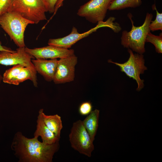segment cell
I'll return each mask as SVG.
<instances>
[{"label":"cell","mask_w":162,"mask_h":162,"mask_svg":"<svg viewBox=\"0 0 162 162\" xmlns=\"http://www.w3.org/2000/svg\"><path fill=\"white\" fill-rule=\"evenodd\" d=\"M59 147V141L46 144L40 141L38 137L29 138L20 131L15 134L11 145L19 162H52Z\"/></svg>","instance_id":"obj_1"},{"label":"cell","mask_w":162,"mask_h":162,"mask_svg":"<svg viewBox=\"0 0 162 162\" xmlns=\"http://www.w3.org/2000/svg\"><path fill=\"white\" fill-rule=\"evenodd\" d=\"M128 16L130 20L132 27L129 32L124 30L121 38V44L125 48L130 49L140 54H142L145 52V45L148 34L150 30L149 26L153 15L147 13L143 24L140 26L134 25L132 19V15L129 13Z\"/></svg>","instance_id":"obj_2"},{"label":"cell","mask_w":162,"mask_h":162,"mask_svg":"<svg viewBox=\"0 0 162 162\" xmlns=\"http://www.w3.org/2000/svg\"><path fill=\"white\" fill-rule=\"evenodd\" d=\"M33 22L16 13L7 11L0 16V26L18 47H25L24 34L27 26Z\"/></svg>","instance_id":"obj_3"},{"label":"cell","mask_w":162,"mask_h":162,"mask_svg":"<svg viewBox=\"0 0 162 162\" xmlns=\"http://www.w3.org/2000/svg\"><path fill=\"white\" fill-rule=\"evenodd\" d=\"M8 11L18 13L34 24L46 20L47 11L42 0H10Z\"/></svg>","instance_id":"obj_4"},{"label":"cell","mask_w":162,"mask_h":162,"mask_svg":"<svg viewBox=\"0 0 162 162\" xmlns=\"http://www.w3.org/2000/svg\"><path fill=\"white\" fill-rule=\"evenodd\" d=\"M115 19L113 17H110L106 21L99 22L95 27L81 34L78 33L77 28L74 27L71 33L68 35L62 38L50 39L48 44L50 45L68 49L78 41L88 36L100 28L108 27L111 28L115 32L118 33L121 30L122 28L118 23L114 22Z\"/></svg>","instance_id":"obj_5"},{"label":"cell","mask_w":162,"mask_h":162,"mask_svg":"<svg viewBox=\"0 0 162 162\" xmlns=\"http://www.w3.org/2000/svg\"><path fill=\"white\" fill-rule=\"evenodd\" d=\"M71 147L81 154L88 157L94 149L93 142L84 127L82 121L73 123L69 135Z\"/></svg>","instance_id":"obj_6"},{"label":"cell","mask_w":162,"mask_h":162,"mask_svg":"<svg viewBox=\"0 0 162 162\" xmlns=\"http://www.w3.org/2000/svg\"><path fill=\"white\" fill-rule=\"evenodd\" d=\"M128 52L130 56L126 62L119 63L113 62L110 60H108V62L118 66L121 71L124 72L130 78L135 80L138 86L136 90L140 91L143 88L144 85V80L140 79V74H143L144 71L147 70V67L145 65L144 56L142 54L134 53L133 51L130 49H128Z\"/></svg>","instance_id":"obj_7"},{"label":"cell","mask_w":162,"mask_h":162,"mask_svg":"<svg viewBox=\"0 0 162 162\" xmlns=\"http://www.w3.org/2000/svg\"><path fill=\"white\" fill-rule=\"evenodd\" d=\"M113 0H90L80 7L77 14L93 23L103 21Z\"/></svg>","instance_id":"obj_8"},{"label":"cell","mask_w":162,"mask_h":162,"mask_svg":"<svg viewBox=\"0 0 162 162\" xmlns=\"http://www.w3.org/2000/svg\"><path fill=\"white\" fill-rule=\"evenodd\" d=\"M77 58L74 54L58 60L53 81L56 84L73 81Z\"/></svg>","instance_id":"obj_9"},{"label":"cell","mask_w":162,"mask_h":162,"mask_svg":"<svg viewBox=\"0 0 162 162\" xmlns=\"http://www.w3.org/2000/svg\"><path fill=\"white\" fill-rule=\"evenodd\" d=\"M25 47H18L13 52L0 51V64L8 66L20 64L35 69L32 62L34 58L25 51Z\"/></svg>","instance_id":"obj_10"},{"label":"cell","mask_w":162,"mask_h":162,"mask_svg":"<svg viewBox=\"0 0 162 162\" xmlns=\"http://www.w3.org/2000/svg\"><path fill=\"white\" fill-rule=\"evenodd\" d=\"M25 51L34 58L50 59L62 58L74 54V50L52 45L31 49L25 47Z\"/></svg>","instance_id":"obj_11"},{"label":"cell","mask_w":162,"mask_h":162,"mask_svg":"<svg viewBox=\"0 0 162 162\" xmlns=\"http://www.w3.org/2000/svg\"><path fill=\"white\" fill-rule=\"evenodd\" d=\"M58 61L57 58L50 60L44 58L32 59L37 72L48 82L53 80Z\"/></svg>","instance_id":"obj_12"},{"label":"cell","mask_w":162,"mask_h":162,"mask_svg":"<svg viewBox=\"0 0 162 162\" xmlns=\"http://www.w3.org/2000/svg\"><path fill=\"white\" fill-rule=\"evenodd\" d=\"M36 130L34 137L41 138L43 143L47 144H52L59 141L60 138L56 136L47 127L43 122L40 114L38 113L37 120Z\"/></svg>","instance_id":"obj_13"},{"label":"cell","mask_w":162,"mask_h":162,"mask_svg":"<svg viewBox=\"0 0 162 162\" xmlns=\"http://www.w3.org/2000/svg\"><path fill=\"white\" fill-rule=\"evenodd\" d=\"M38 113L40 114L42 119L47 127L56 136L60 138L61 131L63 128L61 116L57 114L46 115L44 112L43 109H40Z\"/></svg>","instance_id":"obj_14"},{"label":"cell","mask_w":162,"mask_h":162,"mask_svg":"<svg viewBox=\"0 0 162 162\" xmlns=\"http://www.w3.org/2000/svg\"><path fill=\"white\" fill-rule=\"evenodd\" d=\"M100 110L96 109L92 111L84 119L83 124L94 141L98 127Z\"/></svg>","instance_id":"obj_15"},{"label":"cell","mask_w":162,"mask_h":162,"mask_svg":"<svg viewBox=\"0 0 162 162\" xmlns=\"http://www.w3.org/2000/svg\"><path fill=\"white\" fill-rule=\"evenodd\" d=\"M37 73L35 69L30 67H24L18 75L11 81L10 84L18 85L20 83L29 80L32 81L34 87H37Z\"/></svg>","instance_id":"obj_16"},{"label":"cell","mask_w":162,"mask_h":162,"mask_svg":"<svg viewBox=\"0 0 162 162\" xmlns=\"http://www.w3.org/2000/svg\"><path fill=\"white\" fill-rule=\"evenodd\" d=\"M142 4L141 0H113L108 10H119L128 8H136Z\"/></svg>","instance_id":"obj_17"},{"label":"cell","mask_w":162,"mask_h":162,"mask_svg":"<svg viewBox=\"0 0 162 162\" xmlns=\"http://www.w3.org/2000/svg\"><path fill=\"white\" fill-rule=\"evenodd\" d=\"M24 67L23 65L18 64L7 70L3 74L2 81L5 83L10 84L11 81L16 77L22 69Z\"/></svg>","instance_id":"obj_18"},{"label":"cell","mask_w":162,"mask_h":162,"mask_svg":"<svg viewBox=\"0 0 162 162\" xmlns=\"http://www.w3.org/2000/svg\"><path fill=\"white\" fill-rule=\"evenodd\" d=\"M146 42H150L153 44L155 47L156 52L159 53H162V33L159 35H155L150 32L147 34Z\"/></svg>","instance_id":"obj_19"},{"label":"cell","mask_w":162,"mask_h":162,"mask_svg":"<svg viewBox=\"0 0 162 162\" xmlns=\"http://www.w3.org/2000/svg\"><path fill=\"white\" fill-rule=\"evenodd\" d=\"M153 10L156 12V16L154 21H151L149 26L150 31L154 32L155 31L162 30V13H159L157 10L155 4L152 6Z\"/></svg>","instance_id":"obj_20"},{"label":"cell","mask_w":162,"mask_h":162,"mask_svg":"<svg viewBox=\"0 0 162 162\" xmlns=\"http://www.w3.org/2000/svg\"><path fill=\"white\" fill-rule=\"evenodd\" d=\"M92 106L89 101H85L82 103L80 105L78 111L82 116H87L92 111Z\"/></svg>","instance_id":"obj_21"},{"label":"cell","mask_w":162,"mask_h":162,"mask_svg":"<svg viewBox=\"0 0 162 162\" xmlns=\"http://www.w3.org/2000/svg\"><path fill=\"white\" fill-rule=\"evenodd\" d=\"M47 10L50 13H54L56 5L58 0H42Z\"/></svg>","instance_id":"obj_22"},{"label":"cell","mask_w":162,"mask_h":162,"mask_svg":"<svg viewBox=\"0 0 162 162\" xmlns=\"http://www.w3.org/2000/svg\"><path fill=\"white\" fill-rule=\"evenodd\" d=\"M10 0H0V16L8 11Z\"/></svg>","instance_id":"obj_23"},{"label":"cell","mask_w":162,"mask_h":162,"mask_svg":"<svg viewBox=\"0 0 162 162\" xmlns=\"http://www.w3.org/2000/svg\"><path fill=\"white\" fill-rule=\"evenodd\" d=\"M2 51H6L13 52H15V51L13 50L10 48L2 46L0 42V52Z\"/></svg>","instance_id":"obj_24"},{"label":"cell","mask_w":162,"mask_h":162,"mask_svg":"<svg viewBox=\"0 0 162 162\" xmlns=\"http://www.w3.org/2000/svg\"><path fill=\"white\" fill-rule=\"evenodd\" d=\"M64 0H58L55 6V8L56 10H57L58 9L62 6L63 2Z\"/></svg>","instance_id":"obj_25"},{"label":"cell","mask_w":162,"mask_h":162,"mask_svg":"<svg viewBox=\"0 0 162 162\" xmlns=\"http://www.w3.org/2000/svg\"><path fill=\"white\" fill-rule=\"evenodd\" d=\"M3 76L1 75L0 73V84L2 82V81Z\"/></svg>","instance_id":"obj_26"}]
</instances>
